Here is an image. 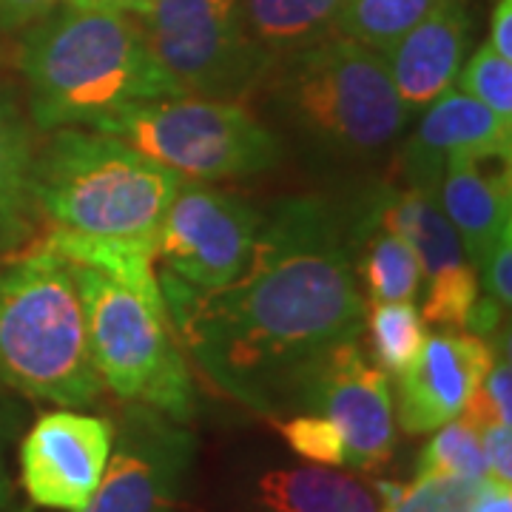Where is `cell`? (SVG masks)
Instances as JSON below:
<instances>
[{"label": "cell", "mask_w": 512, "mask_h": 512, "mask_svg": "<svg viewBox=\"0 0 512 512\" xmlns=\"http://www.w3.org/2000/svg\"><path fill=\"white\" fill-rule=\"evenodd\" d=\"M456 89L512 123V60L498 55L490 43H481L461 63Z\"/></svg>", "instance_id": "cell-27"}, {"label": "cell", "mask_w": 512, "mask_h": 512, "mask_svg": "<svg viewBox=\"0 0 512 512\" xmlns=\"http://www.w3.org/2000/svg\"><path fill=\"white\" fill-rule=\"evenodd\" d=\"M69 268L83 299L89 348L103 387L123 402L146 404L185 424L194 416L197 396L168 313L86 265L69 262Z\"/></svg>", "instance_id": "cell-7"}, {"label": "cell", "mask_w": 512, "mask_h": 512, "mask_svg": "<svg viewBox=\"0 0 512 512\" xmlns=\"http://www.w3.org/2000/svg\"><path fill=\"white\" fill-rule=\"evenodd\" d=\"M481 436V450H484V458H487V473L495 481H504L510 484L512 481V433L510 424H487L478 430Z\"/></svg>", "instance_id": "cell-31"}, {"label": "cell", "mask_w": 512, "mask_h": 512, "mask_svg": "<svg viewBox=\"0 0 512 512\" xmlns=\"http://www.w3.org/2000/svg\"><path fill=\"white\" fill-rule=\"evenodd\" d=\"M359 211L413 248L424 285V322L441 330H467L481 282L439 200L407 185H384L359 202Z\"/></svg>", "instance_id": "cell-10"}, {"label": "cell", "mask_w": 512, "mask_h": 512, "mask_svg": "<svg viewBox=\"0 0 512 512\" xmlns=\"http://www.w3.org/2000/svg\"><path fill=\"white\" fill-rule=\"evenodd\" d=\"M262 211L211 183L183 180L154 242L163 302L197 296L234 282L254 248Z\"/></svg>", "instance_id": "cell-9"}, {"label": "cell", "mask_w": 512, "mask_h": 512, "mask_svg": "<svg viewBox=\"0 0 512 512\" xmlns=\"http://www.w3.org/2000/svg\"><path fill=\"white\" fill-rule=\"evenodd\" d=\"M345 0H242L245 29L265 66L336 35Z\"/></svg>", "instance_id": "cell-20"}, {"label": "cell", "mask_w": 512, "mask_h": 512, "mask_svg": "<svg viewBox=\"0 0 512 512\" xmlns=\"http://www.w3.org/2000/svg\"><path fill=\"white\" fill-rule=\"evenodd\" d=\"M470 512H512V487L487 476L478 484Z\"/></svg>", "instance_id": "cell-33"}, {"label": "cell", "mask_w": 512, "mask_h": 512, "mask_svg": "<svg viewBox=\"0 0 512 512\" xmlns=\"http://www.w3.org/2000/svg\"><path fill=\"white\" fill-rule=\"evenodd\" d=\"M94 131L123 140L194 183L256 177L285 157L274 128L237 100L191 94L146 100L103 117Z\"/></svg>", "instance_id": "cell-6"}, {"label": "cell", "mask_w": 512, "mask_h": 512, "mask_svg": "<svg viewBox=\"0 0 512 512\" xmlns=\"http://www.w3.org/2000/svg\"><path fill=\"white\" fill-rule=\"evenodd\" d=\"M259 501L271 512H384L382 487L330 467L271 470L256 484Z\"/></svg>", "instance_id": "cell-18"}, {"label": "cell", "mask_w": 512, "mask_h": 512, "mask_svg": "<svg viewBox=\"0 0 512 512\" xmlns=\"http://www.w3.org/2000/svg\"><path fill=\"white\" fill-rule=\"evenodd\" d=\"M140 26L154 57L191 97L242 103L268 72L245 29L242 0H154Z\"/></svg>", "instance_id": "cell-8"}, {"label": "cell", "mask_w": 512, "mask_h": 512, "mask_svg": "<svg viewBox=\"0 0 512 512\" xmlns=\"http://www.w3.org/2000/svg\"><path fill=\"white\" fill-rule=\"evenodd\" d=\"M367 339L382 373L399 376L413 365L427 339V322L416 302H373L365 313Z\"/></svg>", "instance_id": "cell-24"}, {"label": "cell", "mask_w": 512, "mask_h": 512, "mask_svg": "<svg viewBox=\"0 0 512 512\" xmlns=\"http://www.w3.org/2000/svg\"><path fill=\"white\" fill-rule=\"evenodd\" d=\"M293 413H319L345 441V464L367 473L390 461L396 447L393 393L387 373L362 356L359 342L325 353L305 376Z\"/></svg>", "instance_id": "cell-12"}, {"label": "cell", "mask_w": 512, "mask_h": 512, "mask_svg": "<svg viewBox=\"0 0 512 512\" xmlns=\"http://www.w3.org/2000/svg\"><path fill=\"white\" fill-rule=\"evenodd\" d=\"M348 214V242L353 271L365 285L370 302H416L421 293V268L413 248L399 234L370 220L365 211Z\"/></svg>", "instance_id": "cell-19"}, {"label": "cell", "mask_w": 512, "mask_h": 512, "mask_svg": "<svg viewBox=\"0 0 512 512\" xmlns=\"http://www.w3.org/2000/svg\"><path fill=\"white\" fill-rule=\"evenodd\" d=\"M279 433L296 456L308 458L313 464H325V467L345 464V441L339 427L319 413H293L285 421H279Z\"/></svg>", "instance_id": "cell-28"}, {"label": "cell", "mask_w": 512, "mask_h": 512, "mask_svg": "<svg viewBox=\"0 0 512 512\" xmlns=\"http://www.w3.org/2000/svg\"><path fill=\"white\" fill-rule=\"evenodd\" d=\"M18 66L40 131L94 128L134 103L183 97L134 15L69 0L26 26Z\"/></svg>", "instance_id": "cell-2"}, {"label": "cell", "mask_w": 512, "mask_h": 512, "mask_svg": "<svg viewBox=\"0 0 512 512\" xmlns=\"http://www.w3.org/2000/svg\"><path fill=\"white\" fill-rule=\"evenodd\" d=\"M174 336L222 396L262 416L296 410L311 367L365 330L348 214L322 197L276 202L245 271L211 293L168 296Z\"/></svg>", "instance_id": "cell-1"}, {"label": "cell", "mask_w": 512, "mask_h": 512, "mask_svg": "<svg viewBox=\"0 0 512 512\" xmlns=\"http://www.w3.org/2000/svg\"><path fill=\"white\" fill-rule=\"evenodd\" d=\"M495 52L512 60V0H495L490 18V40Z\"/></svg>", "instance_id": "cell-34"}, {"label": "cell", "mask_w": 512, "mask_h": 512, "mask_svg": "<svg viewBox=\"0 0 512 512\" xmlns=\"http://www.w3.org/2000/svg\"><path fill=\"white\" fill-rule=\"evenodd\" d=\"M183 177L103 131L57 128L35 151L37 220L83 237L157 242Z\"/></svg>", "instance_id": "cell-5"}, {"label": "cell", "mask_w": 512, "mask_h": 512, "mask_svg": "<svg viewBox=\"0 0 512 512\" xmlns=\"http://www.w3.org/2000/svg\"><path fill=\"white\" fill-rule=\"evenodd\" d=\"M510 154L512 123L453 86L424 109L402 146L399 165L407 188L436 197L450 168L510 163Z\"/></svg>", "instance_id": "cell-14"}, {"label": "cell", "mask_w": 512, "mask_h": 512, "mask_svg": "<svg viewBox=\"0 0 512 512\" xmlns=\"http://www.w3.org/2000/svg\"><path fill=\"white\" fill-rule=\"evenodd\" d=\"M63 0H0V32H20L43 15H49Z\"/></svg>", "instance_id": "cell-32"}, {"label": "cell", "mask_w": 512, "mask_h": 512, "mask_svg": "<svg viewBox=\"0 0 512 512\" xmlns=\"http://www.w3.org/2000/svg\"><path fill=\"white\" fill-rule=\"evenodd\" d=\"M77 6H89V9H111V12H126V15H146L154 0H69Z\"/></svg>", "instance_id": "cell-35"}, {"label": "cell", "mask_w": 512, "mask_h": 512, "mask_svg": "<svg viewBox=\"0 0 512 512\" xmlns=\"http://www.w3.org/2000/svg\"><path fill=\"white\" fill-rule=\"evenodd\" d=\"M495 359V348L478 333L441 330L424 339L413 365L399 373V424L424 436L458 419Z\"/></svg>", "instance_id": "cell-15"}, {"label": "cell", "mask_w": 512, "mask_h": 512, "mask_svg": "<svg viewBox=\"0 0 512 512\" xmlns=\"http://www.w3.org/2000/svg\"><path fill=\"white\" fill-rule=\"evenodd\" d=\"M114 441V424L63 407L35 421L20 447L26 495L37 507L83 512L103 478Z\"/></svg>", "instance_id": "cell-13"}, {"label": "cell", "mask_w": 512, "mask_h": 512, "mask_svg": "<svg viewBox=\"0 0 512 512\" xmlns=\"http://www.w3.org/2000/svg\"><path fill=\"white\" fill-rule=\"evenodd\" d=\"M444 217L456 228L473 268L481 265L498 234L512 228L510 163H470L450 168L439 185Z\"/></svg>", "instance_id": "cell-17"}, {"label": "cell", "mask_w": 512, "mask_h": 512, "mask_svg": "<svg viewBox=\"0 0 512 512\" xmlns=\"http://www.w3.org/2000/svg\"><path fill=\"white\" fill-rule=\"evenodd\" d=\"M35 143L12 97L0 92V251L20 248L35 228Z\"/></svg>", "instance_id": "cell-21"}, {"label": "cell", "mask_w": 512, "mask_h": 512, "mask_svg": "<svg viewBox=\"0 0 512 512\" xmlns=\"http://www.w3.org/2000/svg\"><path fill=\"white\" fill-rule=\"evenodd\" d=\"M481 481L450 476H416L410 487L379 484L384 512H470Z\"/></svg>", "instance_id": "cell-26"}, {"label": "cell", "mask_w": 512, "mask_h": 512, "mask_svg": "<svg viewBox=\"0 0 512 512\" xmlns=\"http://www.w3.org/2000/svg\"><path fill=\"white\" fill-rule=\"evenodd\" d=\"M0 512H9V484L3 473V458H0Z\"/></svg>", "instance_id": "cell-36"}, {"label": "cell", "mask_w": 512, "mask_h": 512, "mask_svg": "<svg viewBox=\"0 0 512 512\" xmlns=\"http://www.w3.org/2000/svg\"><path fill=\"white\" fill-rule=\"evenodd\" d=\"M40 242L55 251L60 259L86 265L97 274L109 276L114 282L126 285L128 291L140 293L151 308L165 311L160 279H157V262H154V245L137 242V239H109V237H83L49 228V234H40Z\"/></svg>", "instance_id": "cell-22"}, {"label": "cell", "mask_w": 512, "mask_h": 512, "mask_svg": "<svg viewBox=\"0 0 512 512\" xmlns=\"http://www.w3.org/2000/svg\"><path fill=\"white\" fill-rule=\"evenodd\" d=\"M478 282L501 311L512 305V228H504L476 268Z\"/></svg>", "instance_id": "cell-30"}, {"label": "cell", "mask_w": 512, "mask_h": 512, "mask_svg": "<svg viewBox=\"0 0 512 512\" xmlns=\"http://www.w3.org/2000/svg\"><path fill=\"white\" fill-rule=\"evenodd\" d=\"M0 382L72 410L103 393L72 268L37 237L0 268Z\"/></svg>", "instance_id": "cell-4"}, {"label": "cell", "mask_w": 512, "mask_h": 512, "mask_svg": "<svg viewBox=\"0 0 512 512\" xmlns=\"http://www.w3.org/2000/svg\"><path fill=\"white\" fill-rule=\"evenodd\" d=\"M433 433L436 436L421 450L416 476H450L464 481H484L490 476L487 458L481 450V436L473 424L458 416Z\"/></svg>", "instance_id": "cell-25"}, {"label": "cell", "mask_w": 512, "mask_h": 512, "mask_svg": "<svg viewBox=\"0 0 512 512\" xmlns=\"http://www.w3.org/2000/svg\"><path fill=\"white\" fill-rule=\"evenodd\" d=\"M470 40L473 20L464 0H447L384 52L390 80L407 114L424 111L456 86Z\"/></svg>", "instance_id": "cell-16"}, {"label": "cell", "mask_w": 512, "mask_h": 512, "mask_svg": "<svg viewBox=\"0 0 512 512\" xmlns=\"http://www.w3.org/2000/svg\"><path fill=\"white\" fill-rule=\"evenodd\" d=\"M461 419L473 424L476 430L487 424H512V370H510V350H504V359L495 356L490 370L484 373V379L476 387V393L470 396V402L464 407Z\"/></svg>", "instance_id": "cell-29"}, {"label": "cell", "mask_w": 512, "mask_h": 512, "mask_svg": "<svg viewBox=\"0 0 512 512\" xmlns=\"http://www.w3.org/2000/svg\"><path fill=\"white\" fill-rule=\"evenodd\" d=\"M194 461L180 421L131 402L114 424L109 461L83 512H174Z\"/></svg>", "instance_id": "cell-11"}, {"label": "cell", "mask_w": 512, "mask_h": 512, "mask_svg": "<svg viewBox=\"0 0 512 512\" xmlns=\"http://www.w3.org/2000/svg\"><path fill=\"white\" fill-rule=\"evenodd\" d=\"M447 0H345L336 35H345L367 49L387 52L416 23L433 15Z\"/></svg>", "instance_id": "cell-23"}, {"label": "cell", "mask_w": 512, "mask_h": 512, "mask_svg": "<svg viewBox=\"0 0 512 512\" xmlns=\"http://www.w3.org/2000/svg\"><path fill=\"white\" fill-rule=\"evenodd\" d=\"M256 92L282 126L333 160H373L410 123L382 52L345 35L274 63Z\"/></svg>", "instance_id": "cell-3"}]
</instances>
